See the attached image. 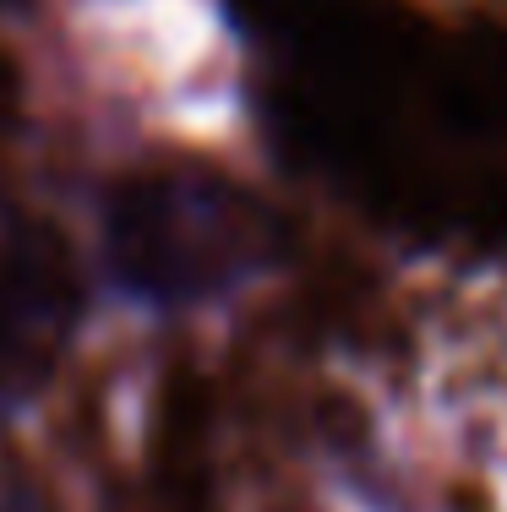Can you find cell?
I'll return each mask as SVG.
<instances>
[{"label":"cell","mask_w":507,"mask_h":512,"mask_svg":"<svg viewBox=\"0 0 507 512\" xmlns=\"http://www.w3.org/2000/svg\"><path fill=\"white\" fill-rule=\"evenodd\" d=\"M224 186L197 175H148L104 207V273L115 289L153 306H191L240 284L251 229Z\"/></svg>","instance_id":"obj_1"}]
</instances>
